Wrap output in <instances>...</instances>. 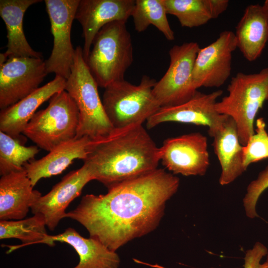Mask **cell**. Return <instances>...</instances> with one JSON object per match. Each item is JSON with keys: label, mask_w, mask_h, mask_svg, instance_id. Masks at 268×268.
<instances>
[{"label": "cell", "mask_w": 268, "mask_h": 268, "mask_svg": "<svg viewBox=\"0 0 268 268\" xmlns=\"http://www.w3.org/2000/svg\"><path fill=\"white\" fill-rule=\"evenodd\" d=\"M167 15L164 0H135L131 17L136 31L143 32L150 25H153L166 39L173 41L175 34Z\"/></svg>", "instance_id": "24"}, {"label": "cell", "mask_w": 268, "mask_h": 268, "mask_svg": "<svg viewBox=\"0 0 268 268\" xmlns=\"http://www.w3.org/2000/svg\"><path fill=\"white\" fill-rule=\"evenodd\" d=\"M156 82L144 75L138 85L124 79L105 88L102 101L114 129L142 124L159 109L161 106L152 93Z\"/></svg>", "instance_id": "6"}, {"label": "cell", "mask_w": 268, "mask_h": 268, "mask_svg": "<svg viewBox=\"0 0 268 268\" xmlns=\"http://www.w3.org/2000/svg\"><path fill=\"white\" fill-rule=\"evenodd\" d=\"M71 246L77 253L79 261L73 268H119L120 259L116 251L110 250L98 240L85 238L69 227L56 235H48L43 244L54 246L55 242Z\"/></svg>", "instance_id": "19"}, {"label": "cell", "mask_w": 268, "mask_h": 268, "mask_svg": "<svg viewBox=\"0 0 268 268\" xmlns=\"http://www.w3.org/2000/svg\"><path fill=\"white\" fill-rule=\"evenodd\" d=\"M98 87L84 58L82 48L78 46L75 49L73 63L65 88L79 111L76 137L96 140L114 130L105 111Z\"/></svg>", "instance_id": "3"}, {"label": "cell", "mask_w": 268, "mask_h": 268, "mask_svg": "<svg viewBox=\"0 0 268 268\" xmlns=\"http://www.w3.org/2000/svg\"><path fill=\"white\" fill-rule=\"evenodd\" d=\"M180 180L163 169L109 189L105 195L84 196L66 217L83 226L89 237L116 251L132 240L154 231L167 201L177 192Z\"/></svg>", "instance_id": "1"}, {"label": "cell", "mask_w": 268, "mask_h": 268, "mask_svg": "<svg viewBox=\"0 0 268 268\" xmlns=\"http://www.w3.org/2000/svg\"><path fill=\"white\" fill-rule=\"evenodd\" d=\"M207 137L192 133L164 141L159 147L162 164L173 174L204 175L209 166Z\"/></svg>", "instance_id": "11"}, {"label": "cell", "mask_w": 268, "mask_h": 268, "mask_svg": "<svg viewBox=\"0 0 268 268\" xmlns=\"http://www.w3.org/2000/svg\"><path fill=\"white\" fill-rule=\"evenodd\" d=\"M91 141L87 137H75L58 146L41 158L27 163L24 169L33 186L42 178L61 174L74 160H84Z\"/></svg>", "instance_id": "18"}, {"label": "cell", "mask_w": 268, "mask_h": 268, "mask_svg": "<svg viewBox=\"0 0 268 268\" xmlns=\"http://www.w3.org/2000/svg\"><path fill=\"white\" fill-rule=\"evenodd\" d=\"M79 0H45L51 31L53 36L51 54L45 61L47 72L67 79L73 63L75 49L71 29Z\"/></svg>", "instance_id": "9"}, {"label": "cell", "mask_w": 268, "mask_h": 268, "mask_svg": "<svg viewBox=\"0 0 268 268\" xmlns=\"http://www.w3.org/2000/svg\"><path fill=\"white\" fill-rule=\"evenodd\" d=\"M66 79L55 75L43 86L0 112V131L19 140L21 134L38 108L55 94L64 90Z\"/></svg>", "instance_id": "16"}, {"label": "cell", "mask_w": 268, "mask_h": 268, "mask_svg": "<svg viewBox=\"0 0 268 268\" xmlns=\"http://www.w3.org/2000/svg\"><path fill=\"white\" fill-rule=\"evenodd\" d=\"M198 43L185 42L173 46L169 51L170 64L152 89L161 107L174 106L189 100L198 91L193 82L195 62L200 49Z\"/></svg>", "instance_id": "8"}, {"label": "cell", "mask_w": 268, "mask_h": 268, "mask_svg": "<svg viewBox=\"0 0 268 268\" xmlns=\"http://www.w3.org/2000/svg\"><path fill=\"white\" fill-rule=\"evenodd\" d=\"M33 188L25 170L1 176L0 220L24 219L42 196Z\"/></svg>", "instance_id": "17"}, {"label": "cell", "mask_w": 268, "mask_h": 268, "mask_svg": "<svg viewBox=\"0 0 268 268\" xmlns=\"http://www.w3.org/2000/svg\"><path fill=\"white\" fill-rule=\"evenodd\" d=\"M167 14L177 17L181 26L193 28L215 19L226 10L228 0H164Z\"/></svg>", "instance_id": "23"}, {"label": "cell", "mask_w": 268, "mask_h": 268, "mask_svg": "<svg viewBox=\"0 0 268 268\" xmlns=\"http://www.w3.org/2000/svg\"><path fill=\"white\" fill-rule=\"evenodd\" d=\"M47 74L43 58L13 57L0 65V110L35 91Z\"/></svg>", "instance_id": "12"}, {"label": "cell", "mask_w": 268, "mask_h": 268, "mask_svg": "<svg viewBox=\"0 0 268 268\" xmlns=\"http://www.w3.org/2000/svg\"><path fill=\"white\" fill-rule=\"evenodd\" d=\"M48 106L35 113L23 134L48 152L76 137L79 122L77 106L65 90L55 94Z\"/></svg>", "instance_id": "7"}, {"label": "cell", "mask_w": 268, "mask_h": 268, "mask_svg": "<svg viewBox=\"0 0 268 268\" xmlns=\"http://www.w3.org/2000/svg\"><path fill=\"white\" fill-rule=\"evenodd\" d=\"M93 180L87 167L83 166L65 176L47 194L41 196L32 206L33 214L40 213L45 218L47 227L54 231L60 221L66 217L69 203L81 193L83 188Z\"/></svg>", "instance_id": "14"}, {"label": "cell", "mask_w": 268, "mask_h": 268, "mask_svg": "<svg viewBox=\"0 0 268 268\" xmlns=\"http://www.w3.org/2000/svg\"><path fill=\"white\" fill-rule=\"evenodd\" d=\"M263 6L264 7V10L265 11V13L266 14V15L267 16V18L268 20V0H266L265 1Z\"/></svg>", "instance_id": "30"}, {"label": "cell", "mask_w": 268, "mask_h": 268, "mask_svg": "<svg viewBox=\"0 0 268 268\" xmlns=\"http://www.w3.org/2000/svg\"><path fill=\"white\" fill-rule=\"evenodd\" d=\"M39 151L37 146H26L19 140L0 131V175L24 170V165L34 160Z\"/></svg>", "instance_id": "26"}, {"label": "cell", "mask_w": 268, "mask_h": 268, "mask_svg": "<svg viewBox=\"0 0 268 268\" xmlns=\"http://www.w3.org/2000/svg\"><path fill=\"white\" fill-rule=\"evenodd\" d=\"M223 93L218 90L210 93L197 91L188 101L179 105L161 107L146 121L150 129L165 122H177L207 126L208 134L212 136L223 126L229 116L216 110L217 99Z\"/></svg>", "instance_id": "10"}, {"label": "cell", "mask_w": 268, "mask_h": 268, "mask_svg": "<svg viewBox=\"0 0 268 268\" xmlns=\"http://www.w3.org/2000/svg\"><path fill=\"white\" fill-rule=\"evenodd\" d=\"M44 216L40 213L26 219L0 221V239L15 238L22 242V246L43 244L49 235Z\"/></svg>", "instance_id": "25"}, {"label": "cell", "mask_w": 268, "mask_h": 268, "mask_svg": "<svg viewBox=\"0 0 268 268\" xmlns=\"http://www.w3.org/2000/svg\"><path fill=\"white\" fill-rule=\"evenodd\" d=\"M85 61L98 86L105 88L124 79L133 60L132 37L126 22L113 21L97 33Z\"/></svg>", "instance_id": "5"}, {"label": "cell", "mask_w": 268, "mask_h": 268, "mask_svg": "<svg viewBox=\"0 0 268 268\" xmlns=\"http://www.w3.org/2000/svg\"><path fill=\"white\" fill-rule=\"evenodd\" d=\"M83 161L93 180L109 189L157 169L160 150L142 124H135L91 140Z\"/></svg>", "instance_id": "2"}, {"label": "cell", "mask_w": 268, "mask_h": 268, "mask_svg": "<svg viewBox=\"0 0 268 268\" xmlns=\"http://www.w3.org/2000/svg\"><path fill=\"white\" fill-rule=\"evenodd\" d=\"M237 48L235 33L229 30L222 31L215 41L200 48L193 72L195 87L223 85L231 74L232 53Z\"/></svg>", "instance_id": "13"}, {"label": "cell", "mask_w": 268, "mask_h": 268, "mask_svg": "<svg viewBox=\"0 0 268 268\" xmlns=\"http://www.w3.org/2000/svg\"><path fill=\"white\" fill-rule=\"evenodd\" d=\"M135 0H79L75 19L82 28L83 57L86 61L98 31L113 21L127 22L131 17Z\"/></svg>", "instance_id": "15"}, {"label": "cell", "mask_w": 268, "mask_h": 268, "mask_svg": "<svg viewBox=\"0 0 268 268\" xmlns=\"http://www.w3.org/2000/svg\"><path fill=\"white\" fill-rule=\"evenodd\" d=\"M228 94L215 105L216 111L235 122L240 143L244 146L255 133L259 110L268 100V67L259 72H238L227 87Z\"/></svg>", "instance_id": "4"}, {"label": "cell", "mask_w": 268, "mask_h": 268, "mask_svg": "<svg viewBox=\"0 0 268 268\" xmlns=\"http://www.w3.org/2000/svg\"><path fill=\"white\" fill-rule=\"evenodd\" d=\"M266 267V268H268V252L267 253V254L266 255V260L264 263Z\"/></svg>", "instance_id": "31"}, {"label": "cell", "mask_w": 268, "mask_h": 268, "mask_svg": "<svg viewBox=\"0 0 268 268\" xmlns=\"http://www.w3.org/2000/svg\"><path fill=\"white\" fill-rule=\"evenodd\" d=\"M237 48L249 62L260 57L268 41V20L263 5H248L236 27Z\"/></svg>", "instance_id": "21"}, {"label": "cell", "mask_w": 268, "mask_h": 268, "mask_svg": "<svg viewBox=\"0 0 268 268\" xmlns=\"http://www.w3.org/2000/svg\"><path fill=\"white\" fill-rule=\"evenodd\" d=\"M41 0H0V15L6 31V50L3 53L7 60L13 57L43 58L42 54L33 49L28 43L23 28L25 12L31 5Z\"/></svg>", "instance_id": "22"}, {"label": "cell", "mask_w": 268, "mask_h": 268, "mask_svg": "<svg viewBox=\"0 0 268 268\" xmlns=\"http://www.w3.org/2000/svg\"><path fill=\"white\" fill-rule=\"evenodd\" d=\"M268 189V165L262 170L255 180L247 187L246 193L243 199L246 215L253 219L259 217L256 205L259 198Z\"/></svg>", "instance_id": "28"}, {"label": "cell", "mask_w": 268, "mask_h": 268, "mask_svg": "<svg viewBox=\"0 0 268 268\" xmlns=\"http://www.w3.org/2000/svg\"><path fill=\"white\" fill-rule=\"evenodd\" d=\"M212 137L213 150L221 169L219 183L221 186L227 185L246 170L243 163V146L240 143L234 120L228 117Z\"/></svg>", "instance_id": "20"}, {"label": "cell", "mask_w": 268, "mask_h": 268, "mask_svg": "<svg viewBox=\"0 0 268 268\" xmlns=\"http://www.w3.org/2000/svg\"><path fill=\"white\" fill-rule=\"evenodd\" d=\"M268 252V249L265 245L260 242H256L252 248L245 253L244 268H266L265 264L261 263V261L266 256Z\"/></svg>", "instance_id": "29"}, {"label": "cell", "mask_w": 268, "mask_h": 268, "mask_svg": "<svg viewBox=\"0 0 268 268\" xmlns=\"http://www.w3.org/2000/svg\"><path fill=\"white\" fill-rule=\"evenodd\" d=\"M255 133L243 148V163L247 170L252 163L268 158V133L263 118L256 120Z\"/></svg>", "instance_id": "27"}]
</instances>
